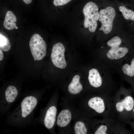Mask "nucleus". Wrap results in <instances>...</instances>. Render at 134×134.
I'll list each match as a JSON object with an SVG mask.
<instances>
[{
	"instance_id": "nucleus-1",
	"label": "nucleus",
	"mask_w": 134,
	"mask_h": 134,
	"mask_svg": "<svg viewBox=\"0 0 134 134\" xmlns=\"http://www.w3.org/2000/svg\"><path fill=\"white\" fill-rule=\"evenodd\" d=\"M98 8L94 2L90 1L84 6L83 11L85 19L84 25L86 28H89L91 32H94L97 28V21L99 20V13Z\"/></svg>"
},
{
	"instance_id": "nucleus-2",
	"label": "nucleus",
	"mask_w": 134,
	"mask_h": 134,
	"mask_svg": "<svg viewBox=\"0 0 134 134\" xmlns=\"http://www.w3.org/2000/svg\"><path fill=\"white\" fill-rule=\"evenodd\" d=\"M29 45L34 60H40L45 56L46 45L39 34H35L32 36L29 42Z\"/></svg>"
},
{
	"instance_id": "nucleus-3",
	"label": "nucleus",
	"mask_w": 134,
	"mask_h": 134,
	"mask_svg": "<svg viewBox=\"0 0 134 134\" xmlns=\"http://www.w3.org/2000/svg\"><path fill=\"white\" fill-rule=\"evenodd\" d=\"M99 21L102 23L100 31H102L105 34L110 33L113 27V20L115 16V11L111 6L101 9L99 12Z\"/></svg>"
},
{
	"instance_id": "nucleus-4",
	"label": "nucleus",
	"mask_w": 134,
	"mask_h": 134,
	"mask_svg": "<svg viewBox=\"0 0 134 134\" xmlns=\"http://www.w3.org/2000/svg\"><path fill=\"white\" fill-rule=\"evenodd\" d=\"M121 42V38L114 36L108 40L107 45L111 47L106 54L107 58L111 60H118L121 58L128 53V49L126 47H120Z\"/></svg>"
},
{
	"instance_id": "nucleus-5",
	"label": "nucleus",
	"mask_w": 134,
	"mask_h": 134,
	"mask_svg": "<svg viewBox=\"0 0 134 134\" xmlns=\"http://www.w3.org/2000/svg\"><path fill=\"white\" fill-rule=\"evenodd\" d=\"M65 48L60 42L55 44L53 46L51 54V58L54 66L61 69L66 66L67 63L65 58Z\"/></svg>"
},
{
	"instance_id": "nucleus-6",
	"label": "nucleus",
	"mask_w": 134,
	"mask_h": 134,
	"mask_svg": "<svg viewBox=\"0 0 134 134\" xmlns=\"http://www.w3.org/2000/svg\"><path fill=\"white\" fill-rule=\"evenodd\" d=\"M134 107V100L130 95H127L123 99L116 102L115 108L117 111L121 113L124 111L130 112Z\"/></svg>"
},
{
	"instance_id": "nucleus-7",
	"label": "nucleus",
	"mask_w": 134,
	"mask_h": 134,
	"mask_svg": "<svg viewBox=\"0 0 134 134\" xmlns=\"http://www.w3.org/2000/svg\"><path fill=\"white\" fill-rule=\"evenodd\" d=\"M37 100L34 97L29 96L25 98L21 103L22 116L26 117L32 112L37 104Z\"/></svg>"
},
{
	"instance_id": "nucleus-8",
	"label": "nucleus",
	"mask_w": 134,
	"mask_h": 134,
	"mask_svg": "<svg viewBox=\"0 0 134 134\" xmlns=\"http://www.w3.org/2000/svg\"><path fill=\"white\" fill-rule=\"evenodd\" d=\"M88 105L91 108L100 114L103 113L106 109V105L104 99L99 97L91 98L88 101Z\"/></svg>"
},
{
	"instance_id": "nucleus-9",
	"label": "nucleus",
	"mask_w": 134,
	"mask_h": 134,
	"mask_svg": "<svg viewBox=\"0 0 134 134\" xmlns=\"http://www.w3.org/2000/svg\"><path fill=\"white\" fill-rule=\"evenodd\" d=\"M89 73L88 79L90 85L95 88L100 87L102 81L98 71L95 68H93L89 70Z\"/></svg>"
},
{
	"instance_id": "nucleus-10",
	"label": "nucleus",
	"mask_w": 134,
	"mask_h": 134,
	"mask_svg": "<svg viewBox=\"0 0 134 134\" xmlns=\"http://www.w3.org/2000/svg\"><path fill=\"white\" fill-rule=\"evenodd\" d=\"M57 111L56 108L54 106L51 107L47 110L44 121L45 125L47 129H51L54 126Z\"/></svg>"
},
{
	"instance_id": "nucleus-11",
	"label": "nucleus",
	"mask_w": 134,
	"mask_h": 134,
	"mask_svg": "<svg viewBox=\"0 0 134 134\" xmlns=\"http://www.w3.org/2000/svg\"><path fill=\"white\" fill-rule=\"evenodd\" d=\"M71 118V114L67 109L62 110L59 113L58 117L57 124L61 127H65L70 122Z\"/></svg>"
},
{
	"instance_id": "nucleus-12",
	"label": "nucleus",
	"mask_w": 134,
	"mask_h": 134,
	"mask_svg": "<svg viewBox=\"0 0 134 134\" xmlns=\"http://www.w3.org/2000/svg\"><path fill=\"white\" fill-rule=\"evenodd\" d=\"M16 21L17 18L15 15L11 11H8L5 14L3 26L7 30H12L16 26L15 23Z\"/></svg>"
},
{
	"instance_id": "nucleus-13",
	"label": "nucleus",
	"mask_w": 134,
	"mask_h": 134,
	"mask_svg": "<svg viewBox=\"0 0 134 134\" xmlns=\"http://www.w3.org/2000/svg\"><path fill=\"white\" fill-rule=\"evenodd\" d=\"M79 75H76L72 78V82L68 87L69 92L71 94H76L79 93L82 90L83 87L79 82Z\"/></svg>"
},
{
	"instance_id": "nucleus-14",
	"label": "nucleus",
	"mask_w": 134,
	"mask_h": 134,
	"mask_svg": "<svg viewBox=\"0 0 134 134\" xmlns=\"http://www.w3.org/2000/svg\"><path fill=\"white\" fill-rule=\"evenodd\" d=\"M18 91L16 87L12 86H9L5 92V97L6 101L11 103L15 100L18 95Z\"/></svg>"
},
{
	"instance_id": "nucleus-15",
	"label": "nucleus",
	"mask_w": 134,
	"mask_h": 134,
	"mask_svg": "<svg viewBox=\"0 0 134 134\" xmlns=\"http://www.w3.org/2000/svg\"><path fill=\"white\" fill-rule=\"evenodd\" d=\"M122 70L125 75L130 77L134 76V58L131 61L130 65L124 64L122 67Z\"/></svg>"
},
{
	"instance_id": "nucleus-16",
	"label": "nucleus",
	"mask_w": 134,
	"mask_h": 134,
	"mask_svg": "<svg viewBox=\"0 0 134 134\" xmlns=\"http://www.w3.org/2000/svg\"><path fill=\"white\" fill-rule=\"evenodd\" d=\"M11 48V45L8 39L4 35L0 34V48L2 51L6 52Z\"/></svg>"
},
{
	"instance_id": "nucleus-17",
	"label": "nucleus",
	"mask_w": 134,
	"mask_h": 134,
	"mask_svg": "<svg viewBox=\"0 0 134 134\" xmlns=\"http://www.w3.org/2000/svg\"><path fill=\"white\" fill-rule=\"evenodd\" d=\"M119 10L126 19L134 21V11L123 6H120Z\"/></svg>"
},
{
	"instance_id": "nucleus-18",
	"label": "nucleus",
	"mask_w": 134,
	"mask_h": 134,
	"mask_svg": "<svg viewBox=\"0 0 134 134\" xmlns=\"http://www.w3.org/2000/svg\"><path fill=\"white\" fill-rule=\"evenodd\" d=\"M74 130L76 134H86L87 129L84 124L81 121L76 123L74 126Z\"/></svg>"
},
{
	"instance_id": "nucleus-19",
	"label": "nucleus",
	"mask_w": 134,
	"mask_h": 134,
	"mask_svg": "<svg viewBox=\"0 0 134 134\" xmlns=\"http://www.w3.org/2000/svg\"><path fill=\"white\" fill-rule=\"evenodd\" d=\"M108 126L105 125H100L95 133V134H106L108 132Z\"/></svg>"
},
{
	"instance_id": "nucleus-20",
	"label": "nucleus",
	"mask_w": 134,
	"mask_h": 134,
	"mask_svg": "<svg viewBox=\"0 0 134 134\" xmlns=\"http://www.w3.org/2000/svg\"><path fill=\"white\" fill-rule=\"evenodd\" d=\"M72 0H54L53 2L55 6H62L66 4Z\"/></svg>"
},
{
	"instance_id": "nucleus-21",
	"label": "nucleus",
	"mask_w": 134,
	"mask_h": 134,
	"mask_svg": "<svg viewBox=\"0 0 134 134\" xmlns=\"http://www.w3.org/2000/svg\"><path fill=\"white\" fill-rule=\"evenodd\" d=\"M3 58V54L1 49H0V60H2Z\"/></svg>"
},
{
	"instance_id": "nucleus-22",
	"label": "nucleus",
	"mask_w": 134,
	"mask_h": 134,
	"mask_svg": "<svg viewBox=\"0 0 134 134\" xmlns=\"http://www.w3.org/2000/svg\"><path fill=\"white\" fill-rule=\"evenodd\" d=\"M23 1L27 4H29L32 1V0H23Z\"/></svg>"
},
{
	"instance_id": "nucleus-23",
	"label": "nucleus",
	"mask_w": 134,
	"mask_h": 134,
	"mask_svg": "<svg viewBox=\"0 0 134 134\" xmlns=\"http://www.w3.org/2000/svg\"><path fill=\"white\" fill-rule=\"evenodd\" d=\"M133 111L134 113V107L132 110Z\"/></svg>"
}]
</instances>
